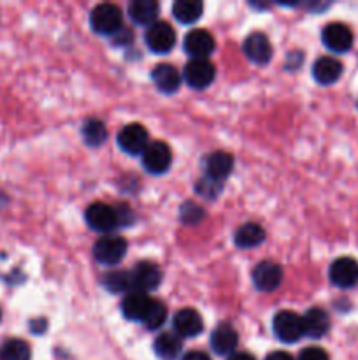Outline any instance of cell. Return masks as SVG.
I'll return each instance as SVG.
<instances>
[{
    "instance_id": "cell-5",
    "label": "cell",
    "mask_w": 358,
    "mask_h": 360,
    "mask_svg": "<svg viewBox=\"0 0 358 360\" xmlns=\"http://www.w3.org/2000/svg\"><path fill=\"white\" fill-rule=\"evenodd\" d=\"M140 158H142V165L147 172H151V174H165L171 169L172 151L168 144L161 143V141H153L144 150Z\"/></svg>"
},
{
    "instance_id": "cell-25",
    "label": "cell",
    "mask_w": 358,
    "mask_h": 360,
    "mask_svg": "<svg viewBox=\"0 0 358 360\" xmlns=\"http://www.w3.org/2000/svg\"><path fill=\"white\" fill-rule=\"evenodd\" d=\"M265 241V231L258 224H244L235 231L234 243L239 248H255Z\"/></svg>"
},
{
    "instance_id": "cell-34",
    "label": "cell",
    "mask_w": 358,
    "mask_h": 360,
    "mask_svg": "<svg viewBox=\"0 0 358 360\" xmlns=\"http://www.w3.org/2000/svg\"><path fill=\"white\" fill-rule=\"evenodd\" d=\"M181 360H211V357L207 354H204V352H188V354L183 355Z\"/></svg>"
},
{
    "instance_id": "cell-2",
    "label": "cell",
    "mask_w": 358,
    "mask_h": 360,
    "mask_svg": "<svg viewBox=\"0 0 358 360\" xmlns=\"http://www.w3.org/2000/svg\"><path fill=\"white\" fill-rule=\"evenodd\" d=\"M126 241L119 236H104L93 246V257L104 266H116L126 255Z\"/></svg>"
},
{
    "instance_id": "cell-12",
    "label": "cell",
    "mask_w": 358,
    "mask_h": 360,
    "mask_svg": "<svg viewBox=\"0 0 358 360\" xmlns=\"http://www.w3.org/2000/svg\"><path fill=\"white\" fill-rule=\"evenodd\" d=\"M183 48L192 56V60H209L216 48V42L207 30H192L186 34Z\"/></svg>"
},
{
    "instance_id": "cell-24",
    "label": "cell",
    "mask_w": 358,
    "mask_h": 360,
    "mask_svg": "<svg viewBox=\"0 0 358 360\" xmlns=\"http://www.w3.org/2000/svg\"><path fill=\"white\" fill-rule=\"evenodd\" d=\"M204 4L199 0H178L172 6V14L183 25H192L202 18Z\"/></svg>"
},
{
    "instance_id": "cell-32",
    "label": "cell",
    "mask_w": 358,
    "mask_h": 360,
    "mask_svg": "<svg viewBox=\"0 0 358 360\" xmlns=\"http://www.w3.org/2000/svg\"><path fill=\"white\" fill-rule=\"evenodd\" d=\"M297 360H329V354L319 347H309L300 352Z\"/></svg>"
},
{
    "instance_id": "cell-16",
    "label": "cell",
    "mask_w": 358,
    "mask_h": 360,
    "mask_svg": "<svg viewBox=\"0 0 358 360\" xmlns=\"http://www.w3.org/2000/svg\"><path fill=\"white\" fill-rule=\"evenodd\" d=\"M151 79H153L154 86H157L161 94L171 95L179 90L183 77L174 65H171V63H160V65L154 67L153 72H151Z\"/></svg>"
},
{
    "instance_id": "cell-9",
    "label": "cell",
    "mask_w": 358,
    "mask_h": 360,
    "mask_svg": "<svg viewBox=\"0 0 358 360\" xmlns=\"http://www.w3.org/2000/svg\"><path fill=\"white\" fill-rule=\"evenodd\" d=\"M130 280H132L133 292H146L154 290L161 283V271L158 269L157 264L153 262H139L132 271H130Z\"/></svg>"
},
{
    "instance_id": "cell-28",
    "label": "cell",
    "mask_w": 358,
    "mask_h": 360,
    "mask_svg": "<svg viewBox=\"0 0 358 360\" xmlns=\"http://www.w3.org/2000/svg\"><path fill=\"white\" fill-rule=\"evenodd\" d=\"M102 283L112 294L132 292V280H130V273L126 271H111L102 278Z\"/></svg>"
},
{
    "instance_id": "cell-21",
    "label": "cell",
    "mask_w": 358,
    "mask_h": 360,
    "mask_svg": "<svg viewBox=\"0 0 358 360\" xmlns=\"http://www.w3.org/2000/svg\"><path fill=\"white\" fill-rule=\"evenodd\" d=\"M153 299L147 297L142 292H128L121 302V311L125 319L132 320V322H142L146 316L147 309H150Z\"/></svg>"
},
{
    "instance_id": "cell-22",
    "label": "cell",
    "mask_w": 358,
    "mask_h": 360,
    "mask_svg": "<svg viewBox=\"0 0 358 360\" xmlns=\"http://www.w3.org/2000/svg\"><path fill=\"white\" fill-rule=\"evenodd\" d=\"M160 7L154 0H132L128 4V16L135 25H153L158 21Z\"/></svg>"
},
{
    "instance_id": "cell-11",
    "label": "cell",
    "mask_w": 358,
    "mask_h": 360,
    "mask_svg": "<svg viewBox=\"0 0 358 360\" xmlns=\"http://www.w3.org/2000/svg\"><path fill=\"white\" fill-rule=\"evenodd\" d=\"M321 41L330 51L346 53L353 46V32L344 23H329L323 28Z\"/></svg>"
},
{
    "instance_id": "cell-1",
    "label": "cell",
    "mask_w": 358,
    "mask_h": 360,
    "mask_svg": "<svg viewBox=\"0 0 358 360\" xmlns=\"http://www.w3.org/2000/svg\"><path fill=\"white\" fill-rule=\"evenodd\" d=\"M90 25L97 34L114 35L123 27V13L114 4H98L90 14Z\"/></svg>"
},
{
    "instance_id": "cell-30",
    "label": "cell",
    "mask_w": 358,
    "mask_h": 360,
    "mask_svg": "<svg viewBox=\"0 0 358 360\" xmlns=\"http://www.w3.org/2000/svg\"><path fill=\"white\" fill-rule=\"evenodd\" d=\"M179 218L185 225H197L206 218V211L193 200H188L179 207Z\"/></svg>"
},
{
    "instance_id": "cell-3",
    "label": "cell",
    "mask_w": 358,
    "mask_h": 360,
    "mask_svg": "<svg viewBox=\"0 0 358 360\" xmlns=\"http://www.w3.org/2000/svg\"><path fill=\"white\" fill-rule=\"evenodd\" d=\"M118 146L126 155H142L144 150L150 146V136L147 130L140 123H128L118 132Z\"/></svg>"
},
{
    "instance_id": "cell-15",
    "label": "cell",
    "mask_w": 358,
    "mask_h": 360,
    "mask_svg": "<svg viewBox=\"0 0 358 360\" xmlns=\"http://www.w3.org/2000/svg\"><path fill=\"white\" fill-rule=\"evenodd\" d=\"M253 285L260 292H274L283 281V269L274 262H260L253 269Z\"/></svg>"
},
{
    "instance_id": "cell-7",
    "label": "cell",
    "mask_w": 358,
    "mask_h": 360,
    "mask_svg": "<svg viewBox=\"0 0 358 360\" xmlns=\"http://www.w3.org/2000/svg\"><path fill=\"white\" fill-rule=\"evenodd\" d=\"M84 218L90 229L97 232H111L119 225L118 211L105 202H93L88 206Z\"/></svg>"
},
{
    "instance_id": "cell-4",
    "label": "cell",
    "mask_w": 358,
    "mask_h": 360,
    "mask_svg": "<svg viewBox=\"0 0 358 360\" xmlns=\"http://www.w3.org/2000/svg\"><path fill=\"white\" fill-rule=\"evenodd\" d=\"M272 330L283 343H297L300 338H304L302 316L293 311H279L272 320Z\"/></svg>"
},
{
    "instance_id": "cell-17",
    "label": "cell",
    "mask_w": 358,
    "mask_h": 360,
    "mask_svg": "<svg viewBox=\"0 0 358 360\" xmlns=\"http://www.w3.org/2000/svg\"><path fill=\"white\" fill-rule=\"evenodd\" d=\"M302 329H304L305 338H311V340L323 338L330 329L329 313L321 308H311L302 316Z\"/></svg>"
},
{
    "instance_id": "cell-8",
    "label": "cell",
    "mask_w": 358,
    "mask_h": 360,
    "mask_svg": "<svg viewBox=\"0 0 358 360\" xmlns=\"http://www.w3.org/2000/svg\"><path fill=\"white\" fill-rule=\"evenodd\" d=\"M183 77L192 88L204 90L216 77V69L211 63V60H190L183 70Z\"/></svg>"
},
{
    "instance_id": "cell-33",
    "label": "cell",
    "mask_w": 358,
    "mask_h": 360,
    "mask_svg": "<svg viewBox=\"0 0 358 360\" xmlns=\"http://www.w3.org/2000/svg\"><path fill=\"white\" fill-rule=\"evenodd\" d=\"M132 42V32L126 30V28H121L118 34L112 35V44L114 46H125Z\"/></svg>"
},
{
    "instance_id": "cell-26",
    "label": "cell",
    "mask_w": 358,
    "mask_h": 360,
    "mask_svg": "<svg viewBox=\"0 0 358 360\" xmlns=\"http://www.w3.org/2000/svg\"><path fill=\"white\" fill-rule=\"evenodd\" d=\"M83 132V139L88 146H102L107 141V129H105L104 122L97 118H90L83 123L81 127Z\"/></svg>"
},
{
    "instance_id": "cell-6",
    "label": "cell",
    "mask_w": 358,
    "mask_h": 360,
    "mask_svg": "<svg viewBox=\"0 0 358 360\" xmlns=\"http://www.w3.org/2000/svg\"><path fill=\"white\" fill-rule=\"evenodd\" d=\"M147 48L158 55H165L175 46V32L167 21H154L144 34Z\"/></svg>"
},
{
    "instance_id": "cell-23",
    "label": "cell",
    "mask_w": 358,
    "mask_h": 360,
    "mask_svg": "<svg viewBox=\"0 0 358 360\" xmlns=\"http://www.w3.org/2000/svg\"><path fill=\"white\" fill-rule=\"evenodd\" d=\"M154 354L161 360H175L181 354V338L175 333H164L154 340Z\"/></svg>"
},
{
    "instance_id": "cell-10",
    "label": "cell",
    "mask_w": 358,
    "mask_h": 360,
    "mask_svg": "<svg viewBox=\"0 0 358 360\" xmlns=\"http://www.w3.org/2000/svg\"><path fill=\"white\" fill-rule=\"evenodd\" d=\"M242 51H244L246 58L256 65H265L272 58V44H270L269 37L262 32L249 34L242 44Z\"/></svg>"
},
{
    "instance_id": "cell-37",
    "label": "cell",
    "mask_w": 358,
    "mask_h": 360,
    "mask_svg": "<svg viewBox=\"0 0 358 360\" xmlns=\"http://www.w3.org/2000/svg\"><path fill=\"white\" fill-rule=\"evenodd\" d=\"M0 320H2V309H0Z\"/></svg>"
},
{
    "instance_id": "cell-35",
    "label": "cell",
    "mask_w": 358,
    "mask_h": 360,
    "mask_svg": "<svg viewBox=\"0 0 358 360\" xmlns=\"http://www.w3.org/2000/svg\"><path fill=\"white\" fill-rule=\"evenodd\" d=\"M265 360H295V359L291 357L290 354H286V352H272V354L267 355Z\"/></svg>"
},
{
    "instance_id": "cell-29",
    "label": "cell",
    "mask_w": 358,
    "mask_h": 360,
    "mask_svg": "<svg viewBox=\"0 0 358 360\" xmlns=\"http://www.w3.org/2000/svg\"><path fill=\"white\" fill-rule=\"evenodd\" d=\"M165 320H167V308L160 301H153L146 316H144L142 323L147 330H157L164 326Z\"/></svg>"
},
{
    "instance_id": "cell-18",
    "label": "cell",
    "mask_w": 358,
    "mask_h": 360,
    "mask_svg": "<svg viewBox=\"0 0 358 360\" xmlns=\"http://www.w3.org/2000/svg\"><path fill=\"white\" fill-rule=\"evenodd\" d=\"M239 336L237 330L234 329L228 323H221L220 327L213 330L211 334V348L214 350V354L218 355H228L235 354V348H237Z\"/></svg>"
},
{
    "instance_id": "cell-13",
    "label": "cell",
    "mask_w": 358,
    "mask_h": 360,
    "mask_svg": "<svg viewBox=\"0 0 358 360\" xmlns=\"http://www.w3.org/2000/svg\"><path fill=\"white\" fill-rule=\"evenodd\" d=\"M330 281L339 288H351L358 283V262L350 257L333 260L329 271Z\"/></svg>"
},
{
    "instance_id": "cell-36",
    "label": "cell",
    "mask_w": 358,
    "mask_h": 360,
    "mask_svg": "<svg viewBox=\"0 0 358 360\" xmlns=\"http://www.w3.org/2000/svg\"><path fill=\"white\" fill-rule=\"evenodd\" d=\"M227 360H256V359L253 357V355L244 354V352H235V354H232Z\"/></svg>"
},
{
    "instance_id": "cell-27",
    "label": "cell",
    "mask_w": 358,
    "mask_h": 360,
    "mask_svg": "<svg viewBox=\"0 0 358 360\" xmlns=\"http://www.w3.org/2000/svg\"><path fill=\"white\" fill-rule=\"evenodd\" d=\"M30 347L23 340H7L0 347V360H30Z\"/></svg>"
},
{
    "instance_id": "cell-19",
    "label": "cell",
    "mask_w": 358,
    "mask_h": 360,
    "mask_svg": "<svg viewBox=\"0 0 358 360\" xmlns=\"http://www.w3.org/2000/svg\"><path fill=\"white\" fill-rule=\"evenodd\" d=\"M204 167H206V176L207 178L214 179V181H223L225 178L232 174L234 171V158L227 151H214L204 162Z\"/></svg>"
},
{
    "instance_id": "cell-20",
    "label": "cell",
    "mask_w": 358,
    "mask_h": 360,
    "mask_svg": "<svg viewBox=\"0 0 358 360\" xmlns=\"http://www.w3.org/2000/svg\"><path fill=\"white\" fill-rule=\"evenodd\" d=\"M343 76V63L333 56H321L312 65V77L319 84H333Z\"/></svg>"
},
{
    "instance_id": "cell-14",
    "label": "cell",
    "mask_w": 358,
    "mask_h": 360,
    "mask_svg": "<svg viewBox=\"0 0 358 360\" xmlns=\"http://www.w3.org/2000/svg\"><path fill=\"white\" fill-rule=\"evenodd\" d=\"M172 327L179 338H195L204 330V320L197 309L183 308L174 315Z\"/></svg>"
},
{
    "instance_id": "cell-31",
    "label": "cell",
    "mask_w": 358,
    "mask_h": 360,
    "mask_svg": "<svg viewBox=\"0 0 358 360\" xmlns=\"http://www.w3.org/2000/svg\"><path fill=\"white\" fill-rule=\"evenodd\" d=\"M221 188H223V185L220 181H214V179L207 178V176L197 183V192L202 197H206V199H214L221 192Z\"/></svg>"
}]
</instances>
